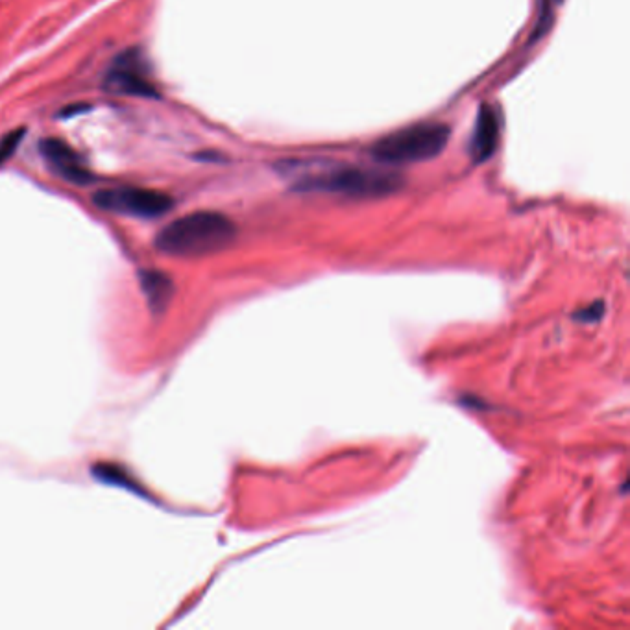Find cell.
I'll use <instances>...</instances> for the list:
<instances>
[{"label":"cell","mask_w":630,"mask_h":630,"mask_svg":"<svg viewBox=\"0 0 630 630\" xmlns=\"http://www.w3.org/2000/svg\"><path fill=\"white\" fill-rule=\"evenodd\" d=\"M95 206L102 211L135 219H159L169 213L174 202L169 194L159 193L143 187H113L98 191L93 198Z\"/></svg>","instance_id":"277c9868"},{"label":"cell","mask_w":630,"mask_h":630,"mask_svg":"<svg viewBox=\"0 0 630 630\" xmlns=\"http://www.w3.org/2000/svg\"><path fill=\"white\" fill-rule=\"evenodd\" d=\"M104 87L115 95L128 97L158 98V85L150 73V63L139 49L121 52L111 61L104 78Z\"/></svg>","instance_id":"5b68a950"},{"label":"cell","mask_w":630,"mask_h":630,"mask_svg":"<svg viewBox=\"0 0 630 630\" xmlns=\"http://www.w3.org/2000/svg\"><path fill=\"white\" fill-rule=\"evenodd\" d=\"M95 475H97L98 481H102V483L137 490L134 479H132L128 473L124 472L122 468H119V466H113V464H98V466H95Z\"/></svg>","instance_id":"9c48e42d"},{"label":"cell","mask_w":630,"mask_h":630,"mask_svg":"<svg viewBox=\"0 0 630 630\" xmlns=\"http://www.w3.org/2000/svg\"><path fill=\"white\" fill-rule=\"evenodd\" d=\"M41 156L49 163L54 174H58L61 180L74 183V185H87L93 182V174L87 169L84 158L60 139H45L41 141Z\"/></svg>","instance_id":"8992f818"},{"label":"cell","mask_w":630,"mask_h":630,"mask_svg":"<svg viewBox=\"0 0 630 630\" xmlns=\"http://www.w3.org/2000/svg\"><path fill=\"white\" fill-rule=\"evenodd\" d=\"M499 145V119L494 108L483 104L477 111V119L473 126L470 154L475 163H485L496 154Z\"/></svg>","instance_id":"52a82bcc"},{"label":"cell","mask_w":630,"mask_h":630,"mask_svg":"<svg viewBox=\"0 0 630 630\" xmlns=\"http://www.w3.org/2000/svg\"><path fill=\"white\" fill-rule=\"evenodd\" d=\"M23 135H25V130H15L0 139V167H4V163L15 154L17 146L23 141Z\"/></svg>","instance_id":"30bf717a"},{"label":"cell","mask_w":630,"mask_h":630,"mask_svg":"<svg viewBox=\"0 0 630 630\" xmlns=\"http://www.w3.org/2000/svg\"><path fill=\"white\" fill-rule=\"evenodd\" d=\"M451 130L440 122H420L379 139L372 146V158L381 165H412L435 159L448 146Z\"/></svg>","instance_id":"3957f363"},{"label":"cell","mask_w":630,"mask_h":630,"mask_svg":"<svg viewBox=\"0 0 630 630\" xmlns=\"http://www.w3.org/2000/svg\"><path fill=\"white\" fill-rule=\"evenodd\" d=\"M237 237V228L226 215L198 211L170 222L159 231L156 248L170 257H202L228 248Z\"/></svg>","instance_id":"6da1fadb"},{"label":"cell","mask_w":630,"mask_h":630,"mask_svg":"<svg viewBox=\"0 0 630 630\" xmlns=\"http://www.w3.org/2000/svg\"><path fill=\"white\" fill-rule=\"evenodd\" d=\"M141 287H143V294L148 300V305L154 311H163L174 291L169 276L158 270L141 272Z\"/></svg>","instance_id":"ba28073f"},{"label":"cell","mask_w":630,"mask_h":630,"mask_svg":"<svg viewBox=\"0 0 630 630\" xmlns=\"http://www.w3.org/2000/svg\"><path fill=\"white\" fill-rule=\"evenodd\" d=\"M403 183V176L390 170L335 167L320 174L303 176L294 185V191L342 194L348 198H383L398 193Z\"/></svg>","instance_id":"7a4b0ae2"},{"label":"cell","mask_w":630,"mask_h":630,"mask_svg":"<svg viewBox=\"0 0 630 630\" xmlns=\"http://www.w3.org/2000/svg\"><path fill=\"white\" fill-rule=\"evenodd\" d=\"M562 0H544V12L540 15V26L536 28V37L540 36V34H546L547 26L551 23V10H549V6L551 4H560Z\"/></svg>","instance_id":"8fae6325"}]
</instances>
